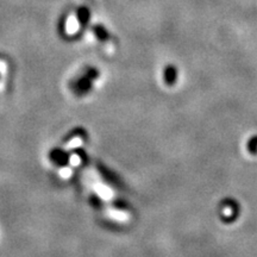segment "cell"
<instances>
[{"instance_id": "obj_1", "label": "cell", "mask_w": 257, "mask_h": 257, "mask_svg": "<svg viewBox=\"0 0 257 257\" xmlns=\"http://www.w3.org/2000/svg\"><path fill=\"white\" fill-rule=\"evenodd\" d=\"M240 213V206L239 204L233 199H224V201L221 202V220L224 223H233L237 218L239 217Z\"/></svg>"}, {"instance_id": "obj_2", "label": "cell", "mask_w": 257, "mask_h": 257, "mask_svg": "<svg viewBox=\"0 0 257 257\" xmlns=\"http://www.w3.org/2000/svg\"><path fill=\"white\" fill-rule=\"evenodd\" d=\"M246 150L250 155L256 156L257 155V135L256 136H252L246 143Z\"/></svg>"}, {"instance_id": "obj_3", "label": "cell", "mask_w": 257, "mask_h": 257, "mask_svg": "<svg viewBox=\"0 0 257 257\" xmlns=\"http://www.w3.org/2000/svg\"><path fill=\"white\" fill-rule=\"evenodd\" d=\"M176 80V69L173 66H169L166 70V81L169 85H173Z\"/></svg>"}]
</instances>
